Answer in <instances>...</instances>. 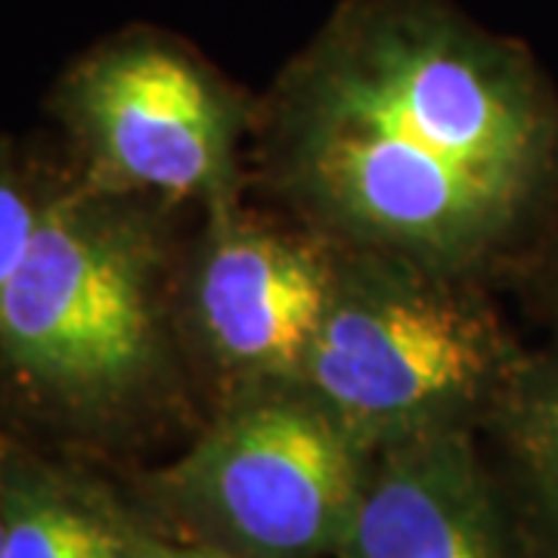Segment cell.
<instances>
[{
  "mask_svg": "<svg viewBox=\"0 0 558 558\" xmlns=\"http://www.w3.org/2000/svg\"><path fill=\"white\" fill-rule=\"evenodd\" d=\"M65 100L109 186L183 199L227 178L236 137L230 97L174 44L106 47L72 75Z\"/></svg>",
  "mask_w": 558,
  "mask_h": 558,
  "instance_id": "5b68a950",
  "label": "cell"
},
{
  "mask_svg": "<svg viewBox=\"0 0 558 558\" xmlns=\"http://www.w3.org/2000/svg\"><path fill=\"white\" fill-rule=\"evenodd\" d=\"M38 218L40 211H35L16 178L0 168V292L25 258Z\"/></svg>",
  "mask_w": 558,
  "mask_h": 558,
  "instance_id": "30bf717a",
  "label": "cell"
},
{
  "mask_svg": "<svg viewBox=\"0 0 558 558\" xmlns=\"http://www.w3.org/2000/svg\"><path fill=\"white\" fill-rule=\"evenodd\" d=\"M357 447L311 395L258 400L190 450L168 487L245 556L311 558L351 531L366 481Z\"/></svg>",
  "mask_w": 558,
  "mask_h": 558,
  "instance_id": "277c9868",
  "label": "cell"
},
{
  "mask_svg": "<svg viewBox=\"0 0 558 558\" xmlns=\"http://www.w3.org/2000/svg\"><path fill=\"white\" fill-rule=\"evenodd\" d=\"M502 422L527 494L558 539V357L519 363L506 381Z\"/></svg>",
  "mask_w": 558,
  "mask_h": 558,
  "instance_id": "9c48e42d",
  "label": "cell"
},
{
  "mask_svg": "<svg viewBox=\"0 0 558 558\" xmlns=\"http://www.w3.org/2000/svg\"><path fill=\"white\" fill-rule=\"evenodd\" d=\"M336 277L329 260L301 240L223 220L196 282L205 339L230 366L299 381Z\"/></svg>",
  "mask_w": 558,
  "mask_h": 558,
  "instance_id": "8992f818",
  "label": "cell"
},
{
  "mask_svg": "<svg viewBox=\"0 0 558 558\" xmlns=\"http://www.w3.org/2000/svg\"><path fill=\"white\" fill-rule=\"evenodd\" d=\"M549 230V260H546V292H549V304L556 311L558 317V196L549 218H546V227Z\"/></svg>",
  "mask_w": 558,
  "mask_h": 558,
  "instance_id": "7c38bea8",
  "label": "cell"
},
{
  "mask_svg": "<svg viewBox=\"0 0 558 558\" xmlns=\"http://www.w3.org/2000/svg\"><path fill=\"white\" fill-rule=\"evenodd\" d=\"M277 178L366 255L465 270L546 227L558 97L515 40L447 0H351L282 78Z\"/></svg>",
  "mask_w": 558,
  "mask_h": 558,
  "instance_id": "6da1fadb",
  "label": "cell"
},
{
  "mask_svg": "<svg viewBox=\"0 0 558 558\" xmlns=\"http://www.w3.org/2000/svg\"><path fill=\"white\" fill-rule=\"evenodd\" d=\"M425 277L385 258L336 277L299 381L357 440L440 425L519 369L497 319Z\"/></svg>",
  "mask_w": 558,
  "mask_h": 558,
  "instance_id": "7a4b0ae2",
  "label": "cell"
},
{
  "mask_svg": "<svg viewBox=\"0 0 558 558\" xmlns=\"http://www.w3.org/2000/svg\"><path fill=\"white\" fill-rule=\"evenodd\" d=\"M134 558H255L245 553H230L218 546H174L161 539L134 534Z\"/></svg>",
  "mask_w": 558,
  "mask_h": 558,
  "instance_id": "8fae6325",
  "label": "cell"
},
{
  "mask_svg": "<svg viewBox=\"0 0 558 558\" xmlns=\"http://www.w3.org/2000/svg\"><path fill=\"white\" fill-rule=\"evenodd\" d=\"M3 531H7V524H3V499H0V553H3Z\"/></svg>",
  "mask_w": 558,
  "mask_h": 558,
  "instance_id": "4fadbf2b",
  "label": "cell"
},
{
  "mask_svg": "<svg viewBox=\"0 0 558 558\" xmlns=\"http://www.w3.org/2000/svg\"><path fill=\"white\" fill-rule=\"evenodd\" d=\"M153 245L128 218L90 202L40 211L0 292L7 360L69 398L119 395L156 354Z\"/></svg>",
  "mask_w": 558,
  "mask_h": 558,
  "instance_id": "3957f363",
  "label": "cell"
},
{
  "mask_svg": "<svg viewBox=\"0 0 558 558\" xmlns=\"http://www.w3.org/2000/svg\"><path fill=\"white\" fill-rule=\"evenodd\" d=\"M344 558H509L475 457L459 432L428 425L388 440L363 481Z\"/></svg>",
  "mask_w": 558,
  "mask_h": 558,
  "instance_id": "52a82bcc",
  "label": "cell"
},
{
  "mask_svg": "<svg viewBox=\"0 0 558 558\" xmlns=\"http://www.w3.org/2000/svg\"><path fill=\"white\" fill-rule=\"evenodd\" d=\"M0 499V558H134V534L75 487L22 472Z\"/></svg>",
  "mask_w": 558,
  "mask_h": 558,
  "instance_id": "ba28073f",
  "label": "cell"
}]
</instances>
